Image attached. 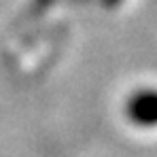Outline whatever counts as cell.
<instances>
[{"label": "cell", "instance_id": "cell-1", "mask_svg": "<svg viewBox=\"0 0 157 157\" xmlns=\"http://www.w3.org/2000/svg\"><path fill=\"white\" fill-rule=\"evenodd\" d=\"M130 113H132V119L138 121V123H153V117H155V98L153 94H138L130 104Z\"/></svg>", "mask_w": 157, "mask_h": 157}]
</instances>
